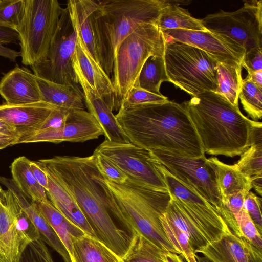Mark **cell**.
Listing matches in <instances>:
<instances>
[{"label":"cell","mask_w":262,"mask_h":262,"mask_svg":"<svg viewBox=\"0 0 262 262\" xmlns=\"http://www.w3.org/2000/svg\"><path fill=\"white\" fill-rule=\"evenodd\" d=\"M40 167L76 201L98 240L122 260L132 238L115 222L97 180L95 156H56L39 160Z\"/></svg>","instance_id":"6da1fadb"},{"label":"cell","mask_w":262,"mask_h":262,"mask_svg":"<svg viewBox=\"0 0 262 262\" xmlns=\"http://www.w3.org/2000/svg\"><path fill=\"white\" fill-rule=\"evenodd\" d=\"M115 116L133 144L183 157H206L196 129L182 103L167 100L147 104L119 110Z\"/></svg>","instance_id":"7a4b0ae2"},{"label":"cell","mask_w":262,"mask_h":262,"mask_svg":"<svg viewBox=\"0 0 262 262\" xmlns=\"http://www.w3.org/2000/svg\"><path fill=\"white\" fill-rule=\"evenodd\" d=\"M97 180L105 195L108 209L119 227L133 238L137 233L163 251L178 254L169 241L160 217L171 199L169 191L154 189L127 179L123 184Z\"/></svg>","instance_id":"3957f363"},{"label":"cell","mask_w":262,"mask_h":262,"mask_svg":"<svg viewBox=\"0 0 262 262\" xmlns=\"http://www.w3.org/2000/svg\"><path fill=\"white\" fill-rule=\"evenodd\" d=\"M200 138L204 151L233 158L250 146L252 120L224 96L207 91L183 102Z\"/></svg>","instance_id":"277c9868"},{"label":"cell","mask_w":262,"mask_h":262,"mask_svg":"<svg viewBox=\"0 0 262 262\" xmlns=\"http://www.w3.org/2000/svg\"><path fill=\"white\" fill-rule=\"evenodd\" d=\"M166 0L100 1L98 17L102 55V68L110 77L118 49L139 26L158 25Z\"/></svg>","instance_id":"5b68a950"},{"label":"cell","mask_w":262,"mask_h":262,"mask_svg":"<svg viewBox=\"0 0 262 262\" xmlns=\"http://www.w3.org/2000/svg\"><path fill=\"white\" fill-rule=\"evenodd\" d=\"M165 38L158 25L139 26L120 45L113 63L112 82L115 111L133 86H136L141 70L150 56L164 54Z\"/></svg>","instance_id":"8992f818"},{"label":"cell","mask_w":262,"mask_h":262,"mask_svg":"<svg viewBox=\"0 0 262 262\" xmlns=\"http://www.w3.org/2000/svg\"><path fill=\"white\" fill-rule=\"evenodd\" d=\"M164 59L169 82L192 97L216 92L219 61L210 54L186 43L165 40Z\"/></svg>","instance_id":"52a82bcc"},{"label":"cell","mask_w":262,"mask_h":262,"mask_svg":"<svg viewBox=\"0 0 262 262\" xmlns=\"http://www.w3.org/2000/svg\"><path fill=\"white\" fill-rule=\"evenodd\" d=\"M62 10L57 0H25L24 15L16 29L24 65L31 67L46 57Z\"/></svg>","instance_id":"ba28073f"},{"label":"cell","mask_w":262,"mask_h":262,"mask_svg":"<svg viewBox=\"0 0 262 262\" xmlns=\"http://www.w3.org/2000/svg\"><path fill=\"white\" fill-rule=\"evenodd\" d=\"M117 166L128 177L151 188L169 191L162 164L150 150L129 142L105 140L95 150Z\"/></svg>","instance_id":"9c48e42d"},{"label":"cell","mask_w":262,"mask_h":262,"mask_svg":"<svg viewBox=\"0 0 262 262\" xmlns=\"http://www.w3.org/2000/svg\"><path fill=\"white\" fill-rule=\"evenodd\" d=\"M205 28L232 39L245 50L262 49V1H245L232 12L223 10L201 19Z\"/></svg>","instance_id":"30bf717a"},{"label":"cell","mask_w":262,"mask_h":262,"mask_svg":"<svg viewBox=\"0 0 262 262\" xmlns=\"http://www.w3.org/2000/svg\"><path fill=\"white\" fill-rule=\"evenodd\" d=\"M151 151L177 180L211 204L224 220L228 216L229 210L206 157L189 158L162 150Z\"/></svg>","instance_id":"8fae6325"},{"label":"cell","mask_w":262,"mask_h":262,"mask_svg":"<svg viewBox=\"0 0 262 262\" xmlns=\"http://www.w3.org/2000/svg\"><path fill=\"white\" fill-rule=\"evenodd\" d=\"M77 42V33L67 8H62L57 27L46 57L30 67L36 76L63 84H79L73 65L72 55Z\"/></svg>","instance_id":"7c38bea8"},{"label":"cell","mask_w":262,"mask_h":262,"mask_svg":"<svg viewBox=\"0 0 262 262\" xmlns=\"http://www.w3.org/2000/svg\"><path fill=\"white\" fill-rule=\"evenodd\" d=\"M39 234L13 193L3 191L0 201V246L8 262H19L27 246Z\"/></svg>","instance_id":"4fadbf2b"},{"label":"cell","mask_w":262,"mask_h":262,"mask_svg":"<svg viewBox=\"0 0 262 262\" xmlns=\"http://www.w3.org/2000/svg\"><path fill=\"white\" fill-rule=\"evenodd\" d=\"M164 214L187 235L195 254L220 239L229 229L223 219L209 218L190 213L179 205L171 196Z\"/></svg>","instance_id":"5bb4252c"},{"label":"cell","mask_w":262,"mask_h":262,"mask_svg":"<svg viewBox=\"0 0 262 262\" xmlns=\"http://www.w3.org/2000/svg\"><path fill=\"white\" fill-rule=\"evenodd\" d=\"M103 135L96 119L85 110H70L65 123L56 129H40L36 133L18 139L22 143L63 142H83L98 138Z\"/></svg>","instance_id":"9a60e30c"},{"label":"cell","mask_w":262,"mask_h":262,"mask_svg":"<svg viewBox=\"0 0 262 262\" xmlns=\"http://www.w3.org/2000/svg\"><path fill=\"white\" fill-rule=\"evenodd\" d=\"M162 32L165 40L181 42L195 47L210 54L219 62L242 63L245 55L244 48L235 41L208 30L169 29Z\"/></svg>","instance_id":"2e32d148"},{"label":"cell","mask_w":262,"mask_h":262,"mask_svg":"<svg viewBox=\"0 0 262 262\" xmlns=\"http://www.w3.org/2000/svg\"><path fill=\"white\" fill-rule=\"evenodd\" d=\"M100 6V1L98 0H70L67 4L77 35L91 55L101 66V47L98 23Z\"/></svg>","instance_id":"e0dca14e"},{"label":"cell","mask_w":262,"mask_h":262,"mask_svg":"<svg viewBox=\"0 0 262 262\" xmlns=\"http://www.w3.org/2000/svg\"><path fill=\"white\" fill-rule=\"evenodd\" d=\"M72 60L78 83L83 82L87 84L104 100L113 111L115 110L114 90L112 80L91 55L78 35Z\"/></svg>","instance_id":"ac0fdd59"},{"label":"cell","mask_w":262,"mask_h":262,"mask_svg":"<svg viewBox=\"0 0 262 262\" xmlns=\"http://www.w3.org/2000/svg\"><path fill=\"white\" fill-rule=\"evenodd\" d=\"M198 253L212 262H262L261 249L244 237L236 236L229 229Z\"/></svg>","instance_id":"d6986e66"},{"label":"cell","mask_w":262,"mask_h":262,"mask_svg":"<svg viewBox=\"0 0 262 262\" xmlns=\"http://www.w3.org/2000/svg\"><path fill=\"white\" fill-rule=\"evenodd\" d=\"M56 108L54 105L42 101L19 105L4 103L0 105V119L13 125L20 138L40 130Z\"/></svg>","instance_id":"ffe728a7"},{"label":"cell","mask_w":262,"mask_h":262,"mask_svg":"<svg viewBox=\"0 0 262 262\" xmlns=\"http://www.w3.org/2000/svg\"><path fill=\"white\" fill-rule=\"evenodd\" d=\"M0 96L5 103L19 105L41 101L35 75L27 68L16 66L0 80Z\"/></svg>","instance_id":"44dd1931"},{"label":"cell","mask_w":262,"mask_h":262,"mask_svg":"<svg viewBox=\"0 0 262 262\" xmlns=\"http://www.w3.org/2000/svg\"><path fill=\"white\" fill-rule=\"evenodd\" d=\"M0 182L14 195L23 211L37 230L40 239L56 251L61 256L64 262H72L66 246L45 219L36 202L26 196L12 179L1 177Z\"/></svg>","instance_id":"7402d4cb"},{"label":"cell","mask_w":262,"mask_h":262,"mask_svg":"<svg viewBox=\"0 0 262 262\" xmlns=\"http://www.w3.org/2000/svg\"><path fill=\"white\" fill-rule=\"evenodd\" d=\"M84 96V103L89 112L101 127L105 140L111 142H130L119 125L113 111L106 102L91 88L83 82H79Z\"/></svg>","instance_id":"603a6c76"},{"label":"cell","mask_w":262,"mask_h":262,"mask_svg":"<svg viewBox=\"0 0 262 262\" xmlns=\"http://www.w3.org/2000/svg\"><path fill=\"white\" fill-rule=\"evenodd\" d=\"M35 76L42 101L68 110H84L83 94L77 85L55 83Z\"/></svg>","instance_id":"cb8c5ba5"},{"label":"cell","mask_w":262,"mask_h":262,"mask_svg":"<svg viewBox=\"0 0 262 262\" xmlns=\"http://www.w3.org/2000/svg\"><path fill=\"white\" fill-rule=\"evenodd\" d=\"M206 162L214 172L223 201L229 195L252 188L251 178L244 174L235 164L229 165L216 157L206 158Z\"/></svg>","instance_id":"d4e9b609"},{"label":"cell","mask_w":262,"mask_h":262,"mask_svg":"<svg viewBox=\"0 0 262 262\" xmlns=\"http://www.w3.org/2000/svg\"><path fill=\"white\" fill-rule=\"evenodd\" d=\"M48 176V175H47ZM46 191L54 207L86 235L97 238L80 207L73 198L59 185L48 177Z\"/></svg>","instance_id":"484cf974"},{"label":"cell","mask_w":262,"mask_h":262,"mask_svg":"<svg viewBox=\"0 0 262 262\" xmlns=\"http://www.w3.org/2000/svg\"><path fill=\"white\" fill-rule=\"evenodd\" d=\"M36 203L45 219L66 246L72 259L73 241L86 234L66 217L48 199Z\"/></svg>","instance_id":"4316f807"},{"label":"cell","mask_w":262,"mask_h":262,"mask_svg":"<svg viewBox=\"0 0 262 262\" xmlns=\"http://www.w3.org/2000/svg\"><path fill=\"white\" fill-rule=\"evenodd\" d=\"M72 262H124L96 238L86 234L73 241Z\"/></svg>","instance_id":"83f0119b"},{"label":"cell","mask_w":262,"mask_h":262,"mask_svg":"<svg viewBox=\"0 0 262 262\" xmlns=\"http://www.w3.org/2000/svg\"><path fill=\"white\" fill-rule=\"evenodd\" d=\"M30 160L25 156L16 158L11 165L12 180L20 191L35 202L48 199L46 190L35 178L30 166Z\"/></svg>","instance_id":"f1b7e54d"},{"label":"cell","mask_w":262,"mask_h":262,"mask_svg":"<svg viewBox=\"0 0 262 262\" xmlns=\"http://www.w3.org/2000/svg\"><path fill=\"white\" fill-rule=\"evenodd\" d=\"M242 63L218 62V88L216 93L224 96L232 104L238 106V96L243 79Z\"/></svg>","instance_id":"f546056e"},{"label":"cell","mask_w":262,"mask_h":262,"mask_svg":"<svg viewBox=\"0 0 262 262\" xmlns=\"http://www.w3.org/2000/svg\"><path fill=\"white\" fill-rule=\"evenodd\" d=\"M169 2L159 19V28L161 31L169 29L208 31L201 19L192 17L188 10L180 7L179 4L169 1Z\"/></svg>","instance_id":"4dcf8cb0"},{"label":"cell","mask_w":262,"mask_h":262,"mask_svg":"<svg viewBox=\"0 0 262 262\" xmlns=\"http://www.w3.org/2000/svg\"><path fill=\"white\" fill-rule=\"evenodd\" d=\"M164 81L169 82L165 69L164 54L149 57L141 70L136 86L161 95L162 94L160 91V88Z\"/></svg>","instance_id":"1f68e13d"},{"label":"cell","mask_w":262,"mask_h":262,"mask_svg":"<svg viewBox=\"0 0 262 262\" xmlns=\"http://www.w3.org/2000/svg\"><path fill=\"white\" fill-rule=\"evenodd\" d=\"M162 250L143 235L137 233L123 259L124 262H164Z\"/></svg>","instance_id":"d6a6232c"},{"label":"cell","mask_w":262,"mask_h":262,"mask_svg":"<svg viewBox=\"0 0 262 262\" xmlns=\"http://www.w3.org/2000/svg\"><path fill=\"white\" fill-rule=\"evenodd\" d=\"M238 98L244 110L254 121L262 117V89L255 85L248 77L243 80Z\"/></svg>","instance_id":"836d02e7"},{"label":"cell","mask_w":262,"mask_h":262,"mask_svg":"<svg viewBox=\"0 0 262 262\" xmlns=\"http://www.w3.org/2000/svg\"><path fill=\"white\" fill-rule=\"evenodd\" d=\"M160 219L169 241L178 254L183 257L187 262H197L195 254L187 235L175 226L164 213L161 215Z\"/></svg>","instance_id":"e575fe53"},{"label":"cell","mask_w":262,"mask_h":262,"mask_svg":"<svg viewBox=\"0 0 262 262\" xmlns=\"http://www.w3.org/2000/svg\"><path fill=\"white\" fill-rule=\"evenodd\" d=\"M234 164L248 177L262 174V143L251 145L240 155Z\"/></svg>","instance_id":"d590c367"},{"label":"cell","mask_w":262,"mask_h":262,"mask_svg":"<svg viewBox=\"0 0 262 262\" xmlns=\"http://www.w3.org/2000/svg\"><path fill=\"white\" fill-rule=\"evenodd\" d=\"M25 9V0H0V27L16 31Z\"/></svg>","instance_id":"8d00e7d4"},{"label":"cell","mask_w":262,"mask_h":262,"mask_svg":"<svg viewBox=\"0 0 262 262\" xmlns=\"http://www.w3.org/2000/svg\"><path fill=\"white\" fill-rule=\"evenodd\" d=\"M167 100L168 98L163 95H157L139 86H133L123 100L119 110Z\"/></svg>","instance_id":"74e56055"},{"label":"cell","mask_w":262,"mask_h":262,"mask_svg":"<svg viewBox=\"0 0 262 262\" xmlns=\"http://www.w3.org/2000/svg\"><path fill=\"white\" fill-rule=\"evenodd\" d=\"M19 262H54L45 243L40 239L31 242L23 252Z\"/></svg>","instance_id":"f35d334b"},{"label":"cell","mask_w":262,"mask_h":262,"mask_svg":"<svg viewBox=\"0 0 262 262\" xmlns=\"http://www.w3.org/2000/svg\"><path fill=\"white\" fill-rule=\"evenodd\" d=\"M237 223L242 236L250 243L262 250L261 234L258 231L244 208L237 219Z\"/></svg>","instance_id":"ab89813d"},{"label":"cell","mask_w":262,"mask_h":262,"mask_svg":"<svg viewBox=\"0 0 262 262\" xmlns=\"http://www.w3.org/2000/svg\"><path fill=\"white\" fill-rule=\"evenodd\" d=\"M93 154L97 167L105 179L117 184L126 182L127 176L117 166L100 154L95 152Z\"/></svg>","instance_id":"60d3db41"},{"label":"cell","mask_w":262,"mask_h":262,"mask_svg":"<svg viewBox=\"0 0 262 262\" xmlns=\"http://www.w3.org/2000/svg\"><path fill=\"white\" fill-rule=\"evenodd\" d=\"M243 206L250 215L258 231L261 234V198L250 191L245 198Z\"/></svg>","instance_id":"b9f144b4"},{"label":"cell","mask_w":262,"mask_h":262,"mask_svg":"<svg viewBox=\"0 0 262 262\" xmlns=\"http://www.w3.org/2000/svg\"><path fill=\"white\" fill-rule=\"evenodd\" d=\"M70 111L58 107L56 108L50 114L40 129H56L61 127L65 123Z\"/></svg>","instance_id":"7bdbcfd3"},{"label":"cell","mask_w":262,"mask_h":262,"mask_svg":"<svg viewBox=\"0 0 262 262\" xmlns=\"http://www.w3.org/2000/svg\"><path fill=\"white\" fill-rule=\"evenodd\" d=\"M248 193L244 191L238 192L229 195L223 200L224 205L233 215L236 222L237 218L244 209V199Z\"/></svg>","instance_id":"ee69618b"},{"label":"cell","mask_w":262,"mask_h":262,"mask_svg":"<svg viewBox=\"0 0 262 262\" xmlns=\"http://www.w3.org/2000/svg\"><path fill=\"white\" fill-rule=\"evenodd\" d=\"M242 66L246 70H262V49H254L245 54Z\"/></svg>","instance_id":"f6af8a7d"},{"label":"cell","mask_w":262,"mask_h":262,"mask_svg":"<svg viewBox=\"0 0 262 262\" xmlns=\"http://www.w3.org/2000/svg\"><path fill=\"white\" fill-rule=\"evenodd\" d=\"M30 166L37 182L47 191L48 189V177L46 172L40 167L37 162L30 161Z\"/></svg>","instance_id":"bcb514c9"},{"label":"cell","mask_w":262,"mask_h":262,"mask_svg":"<svg viewBox=\"0 0 262 262\" xmlns=\"http://www.w3.org/2000/svg\"><path fill=\"white\" fill-rule=\"evenodd\" d=\"M19 41L17 32L13 29L0 27V42L4 43H16Z\"/></svg>","instance_id":"7dc6e473"},{"label":"cell","mask_w":262,"mask_h":262,"mask_svg":"<svg viewBox=\"0 0 262 262\" xmlns=\"http://www.w3.org/2000/svg\"><path fill=\"white\" fill-rule=\"evenodd\" d=\"M4 45L0 42V56L8 58L12 62H15L16 59L20 56V52L7 48Z\"/></svg>","instance_id":"c3c4849f"},{"label":"cell","mask_w":262,"mask_h":262,"mask_svg":"<svg viewBox=\"0 0 262 262\" xmlns=\"http://www.w3.org/2000/svg\"><path fill=\"white\" fill-rule=\"evenodd\" d=\"M0 134L15 136L19 138V136L15 128L5 121L0 119Z\"/></svg>","instance_id":"681fc988"},{"label":"cell","mask_w":262,"mask_h":262,"mask_svg":"<svg viewBox=\"0 0 262 262\" xmlns=\"http://www.w3.org/2000/svg\"><path fill=\"white\" fill-rule=\"evenodd\" d=\"M248 77L255 85L260 89H262V70L256 71L247 70Z\"/></svg>","instance_id":"f907efd6"},{"label":"cell","mask_w":262,"mask_h":262,"mask_svg":"<svg viewBox=\"0 0 262 262\" xmlns=\"http://www.w3.org/2000/svg\"><path fill=\"white\" fill-rule=\"evenodd\" d=\"M18 139L17 137L0 134V149L17 144Z\"/></svg>","instance_id":"816d5d0a"},{"label":"cell","mask_w":262,"mask_h":262,"mask_svg":"<svg viewBox=\"0 0 262 262\" xmlns=\"http://www.w3.org/2000/svg\"><path fill=\"white\" fill-rule=\"evenodd\" d=\"M161 256L164 262H184L181 255L169 251L162 250Z\"/></svg>","instance_id":"f5cc1de1"},{"label":"cell","mask_w":262,"mask_h":262,"mask_svg":"<svg viewBox=\"0 0 262 262\" xmlns=\"http://www.w3.org/2000/svg\"><path fill=\"white\" fill-rule=\"evenodd\" d=\"M252 188L260 195L262 194V174H257L251 177Z\"/></svg>","instance_id":"db71d44e"},{"label":"cell","mask_w":262,"mask_h":262,"mask_svg":"<svg viewBox=\"0 0 262 262\" xmlns=\"http://www.w3.org/2000/svg\"><path fill=\"white\" fill-rule=\"evenodd\" d=\"M195 257L197 260V262H212L207 257L205 256H199L195 254Z\"/></svg>","instance_id":"11a10c76"},{"label":"cell","mask_w":262,"mask_h":262,"mask_svg":"<svg viewBox=\"0 0 262 262\" xmlns=\"http://www.w3.org/2000/svg\"><path fill=\"white\" fill-rule=\"evenodd\" d=\"M0 262H8L7 258L3 252L0 246Z\"/></svg>","instance_id":"9f6ffc18"},{"label":"cell","mask_w":262,"mask_h":262,"mask_svg":"<svg viewBox=\"0 0 262 262\" xmlns=\"http://www.w3.org/2000/svg\"><path fill=\"white\" fill-rule=\"evenodd\" d=\"M3 191H4V190L2 188L1 186H0V201H3Z\"/></svg>","instance_id":"6f0895ef"}]
</instances>
